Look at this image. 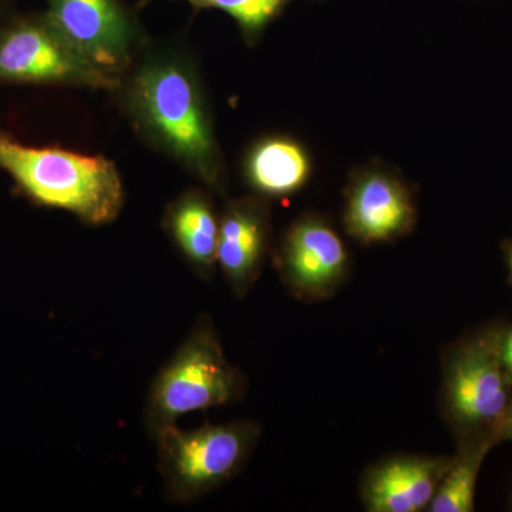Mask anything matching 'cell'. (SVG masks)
Segmentation results:
<instances>
[{"instance_id": "obj_1", "label": "cell", "mask_w": 512, "mask_h": 512, "mask_svg": "<svg viewBox=\"0 0 512 512\" xmlns=\"http://www.w3.org/2000/svg\"><path fill=\"white\" fill-rule=\"evenodd\" d=\"M0 168L32 200L77 215L92 225L119 217L123 183L116 165L56 147H30L0 128Z\"/></svg>"}, {"instance_id": "obj_2", "label": "cell", "mask_w": 512, "mask_h": 512, "mask_svg": "<svg viewBox=\"0 0 512 512\" xmlns=\"http://www.w3.org/2000/svg\"><path fill=\"white\" fill-rule=\"evenodd\" d=\"M247 379L232 366L210 316L202 315L148 390L146 429L156 437L185 414L238 402Z\"/></svg>"}, {"instance_id": "obj_3", "label": "cell", "mask_w": 512, "mask_h": 512, "mask_svg": "<svg viewBox=\"0 0 512 512\" xmlns=\"http://www.w3.org/2000/svg\"><path fill=\"white\" fill-rule=\"evenodd\" d=\"M504 325L493 323L448 346L440 407L457 441L493 437L507 416L512 386L501 362Z\"/></svg>"}, {"instance_id": "obj_4", "label": "cell", "mask_w": 512, "mask_h": 512, "mask_svg": "<svg viewBox=\"0 0 512 512\" xmlns=\"http://www.w3.org/2000/svg\"><path fill=\"white\" fill-rule=\"evenodd\" d=\"M131 94L148 131L192 173L220 190V154L190 74L178 63L148 64L134 80Z\"/></svg>"}, {"instance_id": "obj_5", "label": "cell", "mask_w": 512, "mask_h": 512, "mask_svg": "<svg viewBox=\"0 0 512 512\" xmlns=\"http://www.w3.org/2000/svg\"><path fill=\"white\" fill-rule=\"evenodd\" d=\"M261 437L252 420L204 424L181 430L175 424L154 437L165 498L191 504L241 473Z\"/></svg>"}, {"instance_id": "obj_6", "label": "cell", "mask_w": 512, "mask_h": 512, "mask_svg": "<svg viewBox=\"0 0 512 512\" xmlns=\"http://www.w3.org/2000/svg\"><path fill=\"white\" fill-rule=\"evenodd\" d=\"M0 82L92 89H116L120 84L83 56L46 16L0 29Z\"/></svg>"}, {"instance_id": "obj_7", "label": "cell", "mask_w": 512, "mask_h": 512, "mask_svg": "<svg viewBox=\"0 0 512 512\" xmlns=\"http://www.w3.org/2000/svg\"><path fill=\"white\" fill-rule=\"evenodd\" d=\"M349 252L338 231L320 215L293 222L276 254L286 289L303 302L332 298L349 274Z\"/></svg>"}, {"instance_id": "obj_8", "label": "cell", "mask_w": 512, "mask_h": 512, "mask_svg": "<svg viewBox=\"0 0 512 512\" xmlns=\"http://www.w3.org/2000/svg\"><path fill=\"white\" fill-rule=\"evenodd\" d=\"M417 222L412 191L396 174L366 167L350 177L343 225L362 245L389 244L406 237Z\"/></svg>"}, {"instance_id": "obj_9", "label": "cell", "mask_w": 512, "mask_h": 512, "mask_svg": "<svg viewBox=\"0 0 512 512\" xmlns=\"http://www.w3.org/2000/svg\"><path fill=\"white\" fill-rule=\"evenodd\" d=\"M46 18L104 72L128 62L133 28L117 0H49Z\"/></svg>"}, {"instance_id": "obj_10", "label": "cell", "mask_w": 512, "mask_h": 512, "mask_svg": "<svg viewBox=\"0 0 512 512\" xmlns=\"http://www.w3.org/2000/svg\"><path fill=\"white\" fill-rule=\"evenodd\" d=\"M451 458L396 454L377 461L360 481L363 508L369 512L429 510Z\"/></svg>"}, {"instance_id": "obj_11", "label": "cell", "mask_w": 512, "mask_h": 512, "mask_svg": "<svg viewBox=\"0 0 512 512\" xmlns=\"http://www.w3.org/2000/svg\"><path fill=\"white\" fill-rule=\"evenodd\" d=\"M269 210L264 201L229 202L220 220L217 265L239 299L254 288L264 269L269 244Z\"/></svg>"}, {"instance_id": "obj_12", "label": "cell", "mask_w": 512, "mask_h": 512, "mask_svg": "<svg viewBox=\"0 0 512 512\" xmlns=\"http://www.w3.org/2000/svg\"><path fill=\"white\" fill-rule=\"evenodd\" d=\"M168 234L202 279H210L217 265L220 220L210 200L188 192L171 205L165 217Z\"/></svg>"}, {"instance_id": "obj_13", "label": "cell", "mask_w": 512, "mask_h": 512, "mask_svg": "<svg viewBox=\"0 0 512 512\" xmlns=\"http://www.w3.org/2000/svg\"><path fill=\"white\" fill-rule=\"evenodd\" d=\"M245 171L254 190L268 197H286L308 183L312 163L298 141L272 137L252 148Z\"/></svg>"}, {"instance_id": "obj_14", "label": "cell", "mask_w": 512, "mask_h": 512, "mask_svg": "<svg viewBox=\"0 0 512 512\" xmlns=\"http://www.w3.org/2000/svg\"><path fill=\"white\" fill-rule=\"evenodd\" d=\"M495 446L493 437L457 441L456 456L451 458L427 511L473 512L478 476L485 457Z\"/></svg>"}, {"instance_id": "obj_15", "label": "cell", "mask_w": 512, "mask_h": 512, "mask_svg": "<svg viewBox=\"0 0 512 512\" xmlns=\"http://www.w3.org/2000/svg\"><path fill=\"white\" fill-rule=\"evenodd\" d=\"M197 8H214L228 13L249 37L258 36L292 0H187Z\"/></svg>"}, {"instance_id": "obj_16", "label": "cell", "mask_w": 512, "mask_h": 512, "mask_svg": "<svg viewBox=\"0 0 512 512\" xmlns=\"http://www.w3.org/2000/svg\"><path fill=\"white\" fill-rule=\"evenodd\" d=\"M501 362L512 386V325L505 326L503 338H501Z\"/></svg>"}, {"instance_id": "obj_17", "label": "cell", "mask_w": 512, "mask_h": 512, "mask_svg": "<svg viewBox=\"0 0 512 512\" xmlns=\"http://www.w3.org/2000/svg\"><path fill=\"white\" fill-rule=\"evenodd\" d=\"M498 444L512 440V420H504L497 431Z\"/></svg>"}, {"instance_id": "obj_18", "label": "cell", "mask_w": 512, "mask_h": 512, "mask_svg": "<svg viewBox=\"0 0 512 512\" xmlns=\"http://www.w3.org/2000/svg\"><path fill=\"white\" fill-rule=\"evenodd\" d=\"M503 254L505 265H507L508 269V278H510V282L512 285V238L507 239V241L504 242Z\"/></svg>"}, {"instance_id": "obj_19", "label": "cell", "mask_w": 512, "mask_h": 512, "mask_svg": "<svg viewBox=\"0 0 512 512\" xmlns=\"http://www.w3.org/2000/svg\"><path fill=\"white\" fill-rule=\"evenodd\" d=\"M504 420H512V400H511V404H510V409H508L507 416H505Z\"/></svg>"}]
</instances>
